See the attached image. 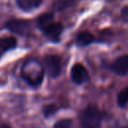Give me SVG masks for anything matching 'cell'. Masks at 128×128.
<instances>
[{
  "label": "cell",
  "instance_id": "cell-5",
  "mask_svg": "<svg viewBox=\"0 0 128 128\" xmlns=\"http://www.w3.org/2000/svg\"><path fill=\"white\" fill-rule=\"evenodd\" d=\"M44 35L53 42H58L60 39V36L63 32V25L61 23H55L52 22L48 26H46L43 30Z\"/></svg>",
  "mask_w": 128,
  "mask_h": 128
},
{
  "label": "cell",
  "instance_id": "cell-1",
  "mask_svg": "<svg viewBox=\"0 0 128 128\" xmlns=\"http://www.w3.org/2000/svg\"><path fill=\"white\" fill-rule=\"evenodd\" d=\"M23 79L32 86H39L43 80V69L36 60H29L22 67Z\"/></svg>",
  "mask_w": 128,
  "mask_h": 128
},
{
  "label": "cell",
  "instance_id": "cell-10",
  "mask_svg": "<svg viewBox=\"0 0 128 128\" xmlns=\"http://www.w3.org/2000/svg\"><path fill=\"white\" fill-rule=\"evenodd\" d=\"M17 46V41L14 37H0V52L11 50Z\"/></svg>",
  "mask_w": 128,
  "mask_h": 128
},
{
  "label": "cell",
  "instance_id": "cell-13",
  "mask_svg": "<svg viewBox=\"0 0 128 128\" xmlns=\"http://www.w3.org/2000/svg\"><path fill=\"white\" fill-rule=\"evenodd\" d=\"M53 128H74L73 121L71 119H61L54 124Z\"/></svg>",
  "mask_w": 128,
  "mask_h": 128
},
{
  "label": "cell",
  "instance_id": "cell-14",
  "mask_svg": "<svg viewBox=\"0 0 128 128\" xmlns=\"http://www.w3.org/2000/svg\"><path fill=\"white\" fill-rule=\"evenodd\" d=\"M57 111V106L54 105V104H49V105H46L43 109V113L45 115V117H49L51 116L52 114H54L55 112Z\"/></svg>",
  "mask_w": 128,
  "mask_h": 128
},
{
  "label": "cell",
  "instance_id": "cell-15",
  "mask_svg": "<svg viewBox=\"0 0 128 128\" xmlns=\"http://www.w3.org/2000/svg\"><path fill=\"white\" fill-rule=\"evenodd\" d=\"M121 18L123 21L128 22V6H125L121 11Z\"/></svg>",
  "mask_w": 128,
  "mask_h": 128
},
{
  "label": "cell",
  "instance_id": "cell-8",
  "mask_svg": "<svg viewBox=\"0 0 128 128\" xmlns=\"http://www.w3.org/2000/svg\"><path fill=\"white\" fill-rule=\"evenodd\" d=\"M16 4L21 10L28 12L38 8L42 4V0H16Z\"/></svg>",
  "mask_w": 128,
  "mask_h": 128
},
{
  "label": "cell",
  "instance_id": "cell-12",
  "mask_svg": "<svg viewBox=\"0 0 128 128\" xmlns=\"http://www.w3.org/2000/svg\"><path fill=\"white\" fill-rule=\"evenodd\" d=\"M117 103L120 107H125L128 105V87L122 89L117 95Z\"/></svg>",
  "mask_w": 128,
  "mask_h": 128
},
{
  "label": "cell",
  "instance_id": "cell-9",
  "mask_svg": "<svg viewBox=\"0 0 128 128\" xmlns=\"http://www.w3.org/2000/svg\"><path fill=\"white\" fill-rule=\"evenodd\" d=\"M94 41H95L94 36L91 33L87 32V31H82V32L78 33L77 36H76V39H75L76 44L78 46H81V47L88 46L91 43H93Z\"/></svg>",
  "mask_w": 128,
  "mask_h": 128
},
{
  "label": "cell",
  "instance_id": "cell-6",
  "mask_svg": "<svg viewBox=\"0 0 128 128\" xmlns=\"http://www.w3.org/2000/svg\"><path fill=\"white\" fill-rule=\"evenodd\" d=\"M71 79L75 84H82L88 80V72L82 64H74L71 69Z\"/></svg>",
  "mask_w": 128,
  "mask_h": 128
},
{
  "label": "cell",
  "instance_id": "cell-4",
  "mask_svg": "<svg viewBox=\"0 0 128 128\" xmlns=\"http://www.w3.org/2000/svg\"><path fill=\"white\" fill-rule=\"evenodd\" d=\"M6 28L13 33L23 35L30 30V22L25 19H11L6 23Z\"/></svg>",
  "mask_w": 128,
  "mask_h": 128
},
{
  "label": "cell",
  "instance_id": "cell-3",
  "mask_svg": "<svg viewBox=\"0 0 128 128\" xmlns=\"http://www.w3.org/2000/svg\"><path fill=\"white\" fill-rule=\"evenodd\" d=\"M46 70L48 74L52 77H58L61 72V59L58 55L55 54H48L44 58Z\"/></svg>",
  "mask_w": 128,
  "mask_h": 128
},
{
  "label": "cell",
  "instance_id": "cell-16",
  "mask_svg": "<svg viewBox=\"0 0 128 128\" xmlns=\"http://www.w3.org/2000/svg\"><path fill=\"white\" fill-rule=\"evenodd\" d=\"M0 128H11V127H10L8 124H3V125H2Z\"/></svg>",
  "mask_w": 128,
  "mask_h": 128
},
{
  "label": "cell",
  "instance_id": "cell-2",
  "mask_svg": "<svg viewBox=\"0 0 128 128\" xmlns=\"http://www.w3.org/2000/svg\"><path fill=\"white\" fill-rule=\"evenodd\" d=\"M103 114L96 106L86 107L80 116L82 128H101Z\"/></svg>",
  "mask_w": 128,
  "mask_h": 128
},
{
  "label": "cell",
  "instance_id": "cell-7",
  "mask_svg": "<svg viewBox=\"0 0 128 128\" xmlns=\"http://www.w3.org/2000/svg\"><path fill=\"white\" fill-rule=\"evenodd\" d=\"M110 69L117 75L124 76L128 74V55H122L114 60Z\"/></svg>",
  "mask_w": 128,
  "mask_h": 128
},
{
  "label": "cell",
  "instance_id": "cell-11",
  "mask_svg": "<svg viewBox=\"0 0 128 128\" xmlns=\"http://www.w3.org/2000/svg\"><path fill=\"white\" fill-rule=\"evenodd\" d=\"M53 18H54V15L52 13H44V14H42L41 16L38 17V20H37L38 27L41 30H43L46 26H48L50 23L53 22Z\"/></svg>",
  "mask_w": 128,
  "mask_h": 128
}]
</instances>
